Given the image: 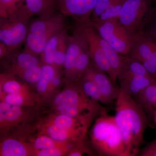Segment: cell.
<instances>
[{
    "instance_id": "obj_1",
    "label": "cell",
    "mask_w": 156,
    "mask_h": 156,
    "mask_svg": "<svg viewBox=\"0 0 156 156\" xmlns=\"http://www.w3.org/2000/svg\"><path fill=\"white\" fill-rule=\"evenodd\" d=\"M115 118L131 156L137 155L149 124L146 112L130 95L120 91Z\"/></svg>"
},
{
    "instance_id": "obj_2",
    "label": "cell",
    "mask_w": 156,
    "mask_h": 156,
    "mask_svg": "<svg viewBox=\"0 0 156 156\" xmlns=\"http://www.w3.org/2000/svg\"><path fill=\"white\" fill-rule=\"evenodd\" d=\"M90 135L92 146L101 155L131 156L115 117L108 114L106 110L95 120Z\"/></svg>"
},
{
    "instance_id": "obj_3",
    "label": "cell",
    "mask_w": 156,
    "mask_h": 156,
    "mask_svg": "<svg viewBox=\"0 0 156 156\" xmlns=\"http://www.w3.org/2000/svg\"><path fill=\"white\" fill-rule=\"evenodd\" d=\"M68 86L54 98L55 113L72 117L98 116L105 109L85 93L79 82L68 80Z\"/></svg>"
},
{
    "instance_id": "obj_4",
    "label": "cell",
    "mask_w": 156,
    "mask_h": 156,
    "mask_svg": "<svg viewBox=\"0 0 156 156\" xmlns=\"http://www.w3.org/2000/svg\"><path fill=\"white\" fill-rule=\"evenodd\" d=\"M66 17L57 11L48 17H38L30 22L24 50L36 56H41L51 37L68 28L66 24Z\"/></svg>"
},
{
    "instance_id": "obj_5",
    "label": "cell",
    "mask_w": 156,
    "mask_h": 156,
    "mask_svg": "<svg viewBox=\"0 0 156 156\" xmlns=\"http://www.w3.org/2000/svg\"><path fill=\"white\" fill-rule=\"evenodd\" d=\"M32 17L24 4L8 17L0 18V41L6 45L9 53L25 43Z\"/></svg>"
},
{
    "instance_id": "obj_6",
    "label": "cell",
    "mask_w": 156,
    "mask_h": 156,
    "mask_svg": "<svg viewBox=\"0 0 156 156\" xmlns=\"http://www.w3.org/2000/svg\"><path fill=\"white\" fill-rule=\"evenodd\" d=\"M89 23L117 52L124 56L129 53L136 41L142 35H134L129 33L117 18L99 22L90 21Z\"/></svg>"
},
{
    "instance_id": "obj_7",
    "label": "cell",
    "mask_w": 156,
    "mask_h": 156,
    "mask_svg": "<svg viewBox=\"0 0 156 156\" xmlns=\"http://www.w3.org/2000/svg\"><path fill=\"white\" fill-rule=\"evenodd\" d=\"M151 0H126L120 11L119 22L129 33L141 36L150 11Z\"/></svg>"
},
{
    "instance_id": "obj_8",
    "label": "cell",
    "mask_w": 156,
    "mask_h": 156,
    "mask_svg": "<svg viewBox=\"0 0 156 156\" xmlns=\"http://www.w3.org/2000/svg\"><path fill=\"white\" fill-rule=\"evenodd\" d=\"M73 29L80 32L87 41L93 64L98 68L106 73L111 79V70L98 41L99 34L97 31L89 23L76 22Z\"/></svg>"
},
{
    "instance_id": "obj_9",
    "label": "cell",
    "mask_w": 156,
    "mask_h": 156,
    "mask_svg": "<svg viewBox=\"0 0 156 156\" xmlns=\"http://www.w3.org/2000/svg\"><path fill=\"white\" fill-rule=\"evenodd\" d=\"M98 0H57L58 11L76 23H89Z\"/></svg>"
},
{
    "instance_id": "obj_10",
    "label": "cell",
    "mask_w": 156,
    "mask_h": 156,
    "mask_svg": "<svg viewBox=\"0 0 156 156\" xmlns=\"http://www.w3.org/2000/svg\"><path fill=\"white\" fill-rule=\"evenodd\" d=\"M83 76L95 83L101 93L108 101L109 105L116 100L119 97L120 88L106 73L98 68L92 62Z\"/></svg>"
},
{
    "instance_id": "obj_11",
    "label": "cell",
    "mask_w": 156,
    "mask_h": 156,
    "mask_svg": "<svg viewBox=\"0 0 156 156\" xmlns=\"http://www.w3.org/2000/svg\"><path fill=\"white\" fill-rule=\"evenodd\" d=\"M1 60H3L5 73L14 76L24 70L43 64L37 56L19 49L10 52Z\"/></svg>"
},
{
    "instance_id": "obj_12",
    "label": "cell",
    "mask_w": 156,
    "mask_h": 156,
    "mask_svg": "<svg viewBox=\"0 0 156 156\" xmlns=\"http://www.w3.org/2000/svg\"><path fill=\"white\" fill-rule=\"evenodd\" d=\"M88 48V44L83 36L73 28L72 34L69 35L66 58L64 65V75L68 80L77 59L80 54Z\"/></svg>"
},
{
    "instance_id": "obj_13",
    "label": "cell",
    "mask_w": 156,
    "mask_h": 156,
    "mask_svg": "<svg viewBox=\"0 0 156 156\" xmlns=\"http://www.w3.org/2000/svg\"><path fill=\"white\" fill-rule=\"evenodd\" d=\"M40 134L50 136L57 141L78 143L85 140L87 131L69 130L43 122L39 127Z\"/></svg>"
},
{
    "instance_id": "obj_14",
    "label": "cell",
    "mask_w": 156,
    "mask_h": 156,
    "mask_svg": "<svg viewBox=\"0 0 156 156\" xmlns=\"http://www.w3.org/2000/svg\"><path fill=\"white\" fill-rule=\"evenodd\" d=\"M156 49V41L144 33L140 37L126 56L142 63L150 59Z\"/></svg>"
},
{
    "instance_id": "obj_15",
    "label": "cell",
    "mask_w": 156,
    "mask_h": 156,
    "mask_svg": "<svg viewBox=\"0 0 156 156\" xmlns=\"http://www.w3.org/2000/svg\"><path fill=\"white\" fill-rule=\"evenodd\" d=\"M37 151L32 143H26L14 138H6L0 145L1 156H36Z\"/></svg>"
},
{
    "instance_id": "obj_16",
    "label": "cell",
    "mask_w": 156,
    "mask_h": 156,
    "mask_svg": "<svg viewBox=\"0 0 156 156\" xmlns=\"http://www.w3.org/2000/svg\"><path fill=\"white\" fill-rule=\"evenodd\" d=\"M98 41L106 56L111 70V80L115 84H117V81L119 79L122 69L125 56L117 52L99 34Z\"/></svg>"
},
{
    "instance_id": "obj_17",
    "label": "cell",
    "mask_w": 156,
    "mask_h": 156,
    "mask_svg": "<svg viewBox=\"0 0 156 156\" xmlns=\"http://www.w3.org/2000/svg\"><path fill=\"white\" fill-rule=\"evenodd\" d=\"M121 92L134 98L147 87L156 84L155 80L150 76H137L119 81Z\"/></svg>"
},
{
    "instance_id": "obj_18",
    "label": "cell",
    "mask_w": 156,
    "mask_h": 156,
    "mask_svg": "<svg viewBox=\"0 0 156 156\" xmlns=\"http://www.w3.org/2000/svg\"><path fill=\"white\" fill-rule=\"evenodd\" d=\"M25 6L32 16L45 18L58 11L57 0H25Z\"/></svg>"
},
{
    "instance_id": "obj_19",
    "label": "cell",
    "mask_w": 156,
    "mask_h": 156,
    "mask_svg": "<svg viewBox=\"0 0 156 156\" xmlns=\"http://www.w3.org/2000/svg\"><path fill=\"white\" fill-rule=\"evenodd\" d=\"M15 77L8 73L1 74L0 94L34 95L26 85L17 80Z\"/></svg>"
},
{
    "instance_id": "obj_20",
    "label": "cell",
    "mask_w": 156,
    "mask_h": 156,
    "mask_svg": "<svg viewBox=\"0 0 156 156\" xmlns=\"http://www.w3.org/2000/svg\"><path fill=\"white\" fill-rule=\"evenodd\" d=\"M133 98L146 113L152 116L156 110V84L147 87Z\"/></svg>"
},
{
    "instance_id": "obj_21",
    "label": "cell",
    "mask_w": 156,
    "mask_h": 156,
    "mask_svg": "<svg viewBox=\"0 0 156 156\" xmlns=\"http://www.w3.org/2000/svg\"><path fill=\"white\" fill-rule=\"evenodd\" d=\"M147 76L150 75L142 63L125 56L122 72L118 79L119 81L137 76Z\"/></svg>"
},
{
    "instance_id": "obj_22",
    "label": "cell",
    "mask_w": 156,
    "mask_h": 156,
    "mask_svg": "<svg viewBox=\"0 0 156 156\" xmlns=\"http://www.w3.org/2000/svg\"><path fill=\"white\" fill-rule=\"evenodd\" d=\"M92 62L88 47L81 53L78 57L69 79L68 80L79 82Z\"/></svg>"
},
{
    "instance_id": "obj_23",
    "label": "cell",
    "mask_w": 156,
    "mask_h": 156,
    "mask_svg": "<svg viewBox=\"0 0 156 156\" xmlns=\"http://www.w3.org/2000/svg\"><path fill=\"white\" fill-rule=\"evenodd\" d=\"M68 30L66 29L58 32L51 37L46 44L41 56V60L43 64H48L54 66V55L59 41L65 32Z\"/></svg>"
},
{
    "instance_id": "obj_24",
    "label": "cell",
    "mask_w": 156,
    "mask_h": 156,
    "mask_svg": "<svg viewBox=\"0 0 156 156\" xmlns=\"http://www.w3.org/2000/svg\"><path fill=\"white\" fill-rule=\"evenodd\" d=\"M57 68L53 66L43 64L41 78L37 85L38 93L40 95H47L52 79L56 74Z\"/></svg>"
},
{
    "instance_id": "obj_25",
    "label": "cell",
    "mask_w": 156,
    "mask_h": 156,
    "mask_svg": "<svg viewBox=\"0 0 156 156\" xmlns=\"http://www.w3.org/2000/svg\"><path fill=\"white\" fill-rule=\"evenodd\" d=\"M24 116L23 107L12 105L7 112L3 115H0L1 129L19 122L23 119Z\"/></svg>"
},
{
    "instance_id": "obj_26",
    "label": "cell",
    "mask_w": 156,
    "mask_h": 156,
    "mask_svg": "<svg viewBox=\"0 0 156 156\" xmlns=\"http://www.w3.org/2000/svg\"><path fill=\"white\" fill-rule=\"evenodd\" d=\"M79 82L84 92L90 98L98 102L109 105L108 101L101 93L93 81L83 76Z\"/></svg>"
},
{
    "instance_id": "obj_27",
    "label": "cell",
    "mask_w": 156,
    "mask_h": 156,
    "mask_svg": "<svg viewBox=\"0 0 156 156\" xmlns=\"http://www.w3.org/2000/svg\"><path fill=\"white\" fill-rule=\"evenodd\" d=\"M0 95L1 101L7 102L12 106H32L37 101L34 95L14 94H0Z\"/></svg>"
},
{
    "instance_id": "obj_28",
    "label": "cell",
    "mask_w": 156,
    "mask_h": 156,
    "mask_svg": "<svg viewBox=\"0 0 156 156\" xmlns=\"http://www.w3.org/2000/svg\"><path fill=\"white\" fill-rule=\"evenodd\" d=\"M69 35L68 30L65 32L54 53V66L58 69H60L64 66Z\"/></svg>"
},
{
    "instance_id": "obj_29",
    "label": "cell",
    "mask_w": 156,
    "mask_h": 156,
    "mask_svg": "<svg viewBox=\"0 0 156 156\" xmlns=\"http://www.w3.org/2000/svg\"><path fill=\"white\" fill-rule=\"evenodd\" d=\"M72 143H74L57 141L47 135L40 134L34 140L32 144L37 150L39 151L64 146Z\"/></svg>"
},
{
    "instance_id": "obj_30",
    "label": "cell",
    "mask_w": 156,
    "mask_h": 156,
    "mask_svg": "<svg viewBox=\"0 0 156 156\" xmlns=\"http://www.w3.org/2000/svg\"><path fill=\"white\" fill-rule=\"evenodd\" d=\"M43 64L22 71L15 76L18 77L28 83L37 84L41 76Z\"/></svg>"
},
{
    "instance_id": "obj_31",
    "label": "cell",
    "mask_w": 156,
    "mask_h": 156,
    "mask_svg": "<svg viewBox=\"0 0 156 156\" xmlns=\"http://www.w3.org/2000/svg\"><path fill=\"white\" fill-rule=\"evenodd\" d=\"M126 1V0H112L106 11L101 14L96 22H99L107 20L118 18L120 11L122 10Z\"/></svg>"
},
{
    "instance_id": "obj_32",
    "label": "cell",
    "mask_w": 156,
    "mask_h": 156,
    "mask_svg": "<svg viewBox=\"0 0 156 156\" xmlns=\"http://www.w3.org/2000/svg\"><path fill=\"white\" fill-rule=\"evenodd\" d=\"M25 0H0V18L8 17L25 4Z\"/></svg>"
},
{
    "instance_id": "obj_33",
    "label": "cell",
    "mask_w": 156,
    "mask_h": 156,
    "mask_svg": "<svg viewBox=\"0 0 156 156\" xmlns=\"http://www.w3.org/2000/svg\"><path fill=\"white\" fill-rule=\"evenodd\" d=\"M112 0H98L95 8L92 11L91 21L96 22L101 14L106 11Z\"/></svg>"
},
{
    "instance_id": "obj_34",
    "label": "cell",
    "mask_w": 156,
    "mask_h": 156,
    "mask_svg": "<svg viewBox=\"0 0 156 156\" xmlns=\"http://www.w3.org/2000/svg\"><path fill=\"white\" fill-rule=\"evenodd\" d=\"M142 63L150 75L156 80V49L151 58Z\"/></svg>"
},
{
    "instance_id": "obj_35",
    "label": "cell",
    "mask_w": 156,
    "mask_h": 156,
    "mask_svg": "<svg viewBox=\"0 0 156 156\" xmlns=\"http://www.w3.org/2000/svg\"><path fill=\"white\" fill-rule=\"evenodd\" d=\"M136 155L156 156V139L143 148L140 149Z\"/></svg>"
},
{
    "instance_id": "obj_36",
    "label": "cell",
    "mask_w": 156,
    "mask_h": 156,
    "mask_svg": "<svg viewBox=\"0 0 156 156\" xmlns=\"http://www.w3.org/2000/svg\"><path fill=\"white\" fill-rule=\"evenodd\" d=\"M9 53L8 48L2 43H0V58L2 59Z\"/></svg>"
},
{
    "instance_id": "obj_37",
    "label": "cell",
    "mask_w": 156,
    "mask_h": 156,
    "mask_svg": "<svg viewBox=\"0 0 156 156\" xmlns=\"http://www.w3.org/2000/svg\"><path fill=\"white\" fill-rule=\"evenodd\" d=\"M149 35L151 36L156 41V23L155 25L154 26L152 32Z\"/></svg>"
},
{
    "instance_id": "obj_38",
    "label": "cell",
    "mask_w": 156,
    "mask_h": 156,
    "mask_svg": "<svg viewBox=\"0 0 156 156\" xmlns=\"http://www.w3.org/2000/svg\"><path fill=\"white\" fill-rule=\"evenodd\" d=\"M152 116L154 117V119L156 124V110L154 111Z\"/></svg>"
}]
</instances>
